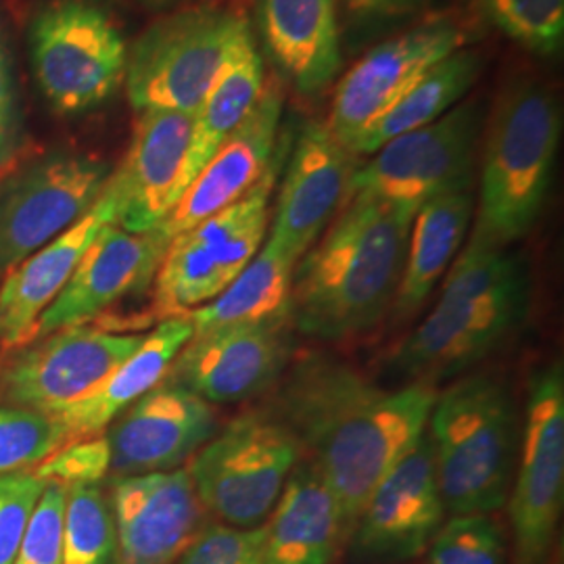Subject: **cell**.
<instances>
[{"label": "cell", "instance_id": "30bf717a", "mask_svg": "<svg viewBox=\"0 0 564 564\" xmlns=\"http://www.w3.org/2000/svg\"><path fill=\"white\" fill-rule=\"evenodd\" d=\"M479 130V107L468 101L384 142L370 162L354 167L341 207L354 199H377L419 212L440 195L470 186Z\"/></svg>", "mask_w": 564, "mask_h": 564}, {"label": "cell", "instance_id": "d590c367", "mask_svg": "<svg viewBox=\"0 0 564 564\" xmlns=\"http://www.w3.org/2000/svg\"><path fill=\"white\" fill-rule=\"evenodd\" d=\"M67 487L46 484L23 533L13 564L63 563V510Z\"/></svg>", "mask_w": 564, "mask_h": 564}, {"label": "cell", "instance_id": "2e32d148", "mask_svg": "<svg viewBox=\"0 0 564 564\" xmlns=\"http://www.w3.org/2000/svg\"><path fill=\"white\" fill-rule=\"evenodd\" d=\"M116 564H174L205 527L186 468L116 477L111 481Z\"/></svg>", "mask_w": 564, "mask_h": 564}, {"label": "cell", "instance_id": "ac0fdd59", "mask_svg": "<svg viewBox=\"0 0 564 564\" xmlns=\"http://www.w3.org/2000/svg\"><path fill=\"white\" fill-rule=\"evenodd\" d=\"M193 128L195 116L191 113L141 111L130 149L107 181V191L116 202V226L144 235L165 220L182 197Z\"/></svg>", "mask_w": 564, "mask_h": 564}, {"label": "cell", "instance_id": "d6986e66", "mask_svg": "<svg viewBox=\"0 0 564 564\" xmlns=\"http://www.w3.org/2000/svg\"><path fill=\"white\" fill-rule=\"evenodd\" d=\"M289 356L284 324L228 326L191 337L170 372L207 403L242 402L279 383Z\"/></svg>", "mask_w": 564, "mask_h": 564}, {"label": "cell", "instance_id": "74e56055", "mask_svg": "<svg viewBox=\"0 0 564 564\" xmlns=\"http://www.w3.org/2000/svg\"><path fill=\"white\" fill-rule=\"evenodd\" d=\"M109 470V445L105 437H88L59 447L36 468V477L44 484H97Z\"/></svg>", "mask_w": 564, "mask_h": 564}, {"label": "cell", "instance_id": "7402d4cb", "mask_svg": "<svg viewBox=\"0 0 564 564\" xmlns=\"http://www.w3.org/2000/svg\"><path fill=\"white\" fill-rule=\"evenodd\" d=\"M284 109V90L279 80L263 86L262 97L241 128L205 163L197 178L153 232L165 245L188 228L239 202L260 181L274 158Z\"/></svg>", "mask_w": 564, "mask_h": 564}, {"label": "cell", "instance_id": "603a6c76", "mask_svg": "<svg viewBox=\"0 0 564 564\" xmlns=\"http://www.w3.org/2000/svg\"><path fill=\"white\" fill-rule=\"evenodd\" d=\"M107 224H116V202L105 184L101 199L84 218L2 276L0 349H15L30 341L42 312L59 295L82 256Z\"/></svg>", "mask_w": 564, "mask_h": 564}, {"label": "cell", "instance_id": "9c48e42d", "mask_svg": "<svg viewBox=\"0 0 564 564\" xmlns=\"http://www.w3.org/2000/svg\"><path fill=\"white\" fill-rule=\"evenodd\" d=\"M241 18L195 7L151 25L128 51L123 82L132 107L195 116L223 72Z\"/></svg>", "mask_w": 564, "mask_h": 564}, {"label": "cell", "instance_id": "8992f818", "mask_svg": "<svg viewBox=\"0 0 564 564\" xmlns=\"http://www.w3.org/2000/svg\"><path fill=\"white\" fill-rule=\"evenodd\" d=\"M302 460V445L276 412L249 410L203 445L186 470L205 512L253 529L268 521Z\"/></svg>", "mask_w": 564, "mask_h": 564}, {"label": "cell", "instance_id": "f1b7e54d", "mask_svg": "<svg viewBox=\"0 0 564 564\" xmlns=\"http://www.w3.org/2000/svg\"><path fill=\"white\" fill-rule=\"evenodd\" d=\"M295 265L293 258L265 237L258 256L214 302L186 314L193 337L228 326L289 323Z\"/></svg>", "mask_w": 564, "mask_h": 564}, {"label": "cell", "instance_id": "f35d334b", "mask_svg": "<svg viewBox=\"0 0 564 564\" xmlns=\"http://www.w3.org/2000/svg\"><path fill=\"white\" fill-rule=\"evenodd\" d=\"M20 113L15 80L4 39L0 34V165L9 162L20 144Z\"/></svg>", "mask_w": 564, "mask_h": 564}, {"label": "cell", "instance_id": "d4e9b609", "mask_svg": "<svg viewBox=\"0 0 564 564\" xmlns=\"http://www.w3.org/2000/svg\"><path fill=\"white\" fill-rule=\"evenodd\" d=\"M191 337L193 324L186 314L162 321L97 389L53 416L65 433V442L88 440L102 433L121 412L162 383Z\"/></svg>", "mask_w": 564, "mask_h": 564}, {"label": "cell", "instance_id": "60d3db41", "mask_svg": "<svg viewBox=\"0 0 564 564\" xmlns=\"http://www.w3.org/2000/svg\"><path fill=\"white\" fill-rule=\"evenodd\" d=\"M139 2L147 4V7H167V4H172L176 0H139Z\"/></svg>", "mask_w": 564, "mask_h": 564}, {"label": "cell", "instance_id": "836d02e7", "mask_svg": "<svg viewBox=\"0 0 564 564\" xmlns=\"http://www.w3.org/2000/svg\"><path fill=\"white\" fill-rule=\"evenodd\" d=\"M426 550L429 564H506L505 533L489 514L452 517Z\"/></svg>", "mask_w": 564, "mask_h": 564}, {"label": "cell", "instance_id": "5bb4252c", "mask_svg": "<svg viewBox=\"0 0 564 564\" xmlns=\"http://www.w3.org/2000/svg\"><path fill=\"white\" fill-rule=\"evenodd\" d=\"M141 335L69 326L15 356L0 372V400L57 416L88 395L141 345Z\"/></svg>", "mask_w": 564, "mask_h": 564}, {"label": "cell", "instance_id": "6da1fadb", "mask_svg": "<svg viewBox=\"0 0 564 564\" xmlns=\"http://www.w3.org/2000/svg\"><path fill=\"white\" fill-rule=\"evenodd\" d=\"M435 398L433 383L384 389L314 354L282 375L274 412L335 496L347 538L384 473L423 435Z\"/></svg>", "mask_w": 564, "mask_h": 564}, {"label": "cell", "instance_id": "ba28073f", "mask_svg": "<svg viewBox=\"0 0 564 564\" xmlns=\"http://www.w3.org/2000/svg\"><path fill=\"white\" fill-rule=\"evenodd\" d=\"M30 51L46 101L65 116L109 101L126 80V41L90 0L46 4L32 23Z\"/></svg>", "mask_w": 564, "mask_h": 564}, {"label": "cell", "instance_id": "83f0119b", "mask_svg": "<svg viewBox=\"0 0 564 564\" xmlns=\"http://www.w3.org/2000/svg\"><path fill=\"white\" fill-rule=\"evenodd\" d=\"M473 184L440 195L416 212L410 226L402 281L393 300L398 318H408L423 307L460 253L464 237L473 224Z\"/></svg>", "mask_w": 564, "mask_h": 564}, {"label": "cell", "instance_id": "4dcf8cb0", "mask_svg": "<svg viewBox=\"0 0 564 564\" xmlns=\"http://www.w3.org/2000/svg\"><path fill=\"white\" fill-rule=\"evenodd\" d=\"M116 521L105 491L97 484L67 487L61 564H116Z\"/></svg>", "mask_w": 564, "mask_h": 564}, {"label": "cell", "instance_id": "52a82bcc", "mask_svg": "<svg viewBox=\"0 0 564 564\" xmlns=\"http://www.w3.org/2000/svg\"><path fill=\"white\" fill-rule=\"evenodd\" d=\"M241 199L167 242L155 272V314L165 321L214 302L262 249L286 139Z\"/></svg>", "mask_w": 564, "mask_h": 564}, {"label": "cell", "instance_id": "ffe728a7", "mask_svg": "<svg viewBox=\"0 0 564 564\" xmlns=\"http://www.w3.org/2000/svg\"><path fill=\"white\" fill-rule=\"evenodd\" d=\"M165 245L155 232H128L102 226L59 295L42 312L30 341L97 318L109 305L149 286L160 268ZM28 341V343H30Z\"/></svg>", "mask_w": 564, "mask_h": 564}, {"label": "cell", "instance_id": "e575fe53", "mask_svg": "<svg viewBox=\"0 0 564 564\" xmlns=\"http://www.w3.org/2000/svg\"><path fill=\"white\" fill-rule=\"evenodd\" d=\"M265 523L253 529L205 524L174 564H263Z\"/></svg>", "mask_w": 564, "mask_h": 564}, {"label": "cell", "instance_id": "7a4b0ae2", "mask_svg": "<svg viewBox=\"0 0 564 564\" xmlns=\"http://www.w3.org/2000/svg\"><path fill=\"white\" fill-rule=\"evenodd\" d=\"M416 212L354 199L323 241L295 265L289 323L302 335L341 341L368 333L393 305Z\"/></svg>", "mask_w": 564, "mask_h": 564}, {"label": "cell", "instance_id": "1f68e13d", "mask_svg": "<svg viewBox=\"0 0 564 564\" xmlns=\"http://www.w3.org/2000/svg\"><path fill=\"white\" fill-rule=\"evenodd\" d=\"M510 41L535 55H556L564 42V0H477Z\"/></svg>", "mask_w": 564, "mask_h": 564}, {"label": "cell", "instance_id": "3957f363", "mask_svg": "<svg viewBox=\"0 0 564 564\" xmlns=\"http://www.w3.org/2000/svg\"><path fill=\"white\" fill-rule=\"evenodd\" d=\"M531 305L523 260L473 232L447 268L440 300L395 351L391 366L412 381L435 384L463 375L519 333Z\"/></svg>", "mask_w": 564, "mask_h": 564}, {"label": "cell", "instance_id": "ab89813d", "mask_svg": "<svg viewBox=\"0 0 564 564\" xmlns=\"http://www.w3.org/2000/svg\"><path fill=\"white\" fill-rule=\"evenodd\" d=\"M343 7L360 20H391L419 9L426 0H341Z\"/></svg>", "mask_w": 564, "mask_h": 564}, {"label": "cell", "instance_id": "cb8c5ba5", "mask_svg": "<svg viewBox=\"0 0 564 564\" xmlns=\"http://www.w3.org/2000/svg\"><path fill=\"white\" fill-rule=\"evenodd\" d=\"M270 57L302 95H318L341 67L337 0H260Z\"/></svg>", "mask_w": 564, "mask_h": 564}, {"label": "cell", "instance_id": "f546056e", "mask_svg": "<svg viewBox=\"0 0 564 564\" xmlns=\"http://www.w3.org/2000/svg\"><path fill=\"white\" fill-rule=\"evenodd\" d=\"M481 69L484 59L470 48H458L440 61L405 93L402 101L364 132L362 139L351 149V155H372L384 142L444 118L456 102L463 101L464 95L481 76Z\"/></svg>", "mask_w": 564, "mask_h": 564}, {"label": "cell", "instance_id": "e0dca14e", "mask_svg": "<svg viewBox=\"0 0 564 564\" xmlns=\"http://www.w3.org/2000/svg\"><path fill=\"white\" fill-rule=\"evenodd\" d=\"M216 412L193 391L160 383L121 412L105 435L118 477L176 470L216 435Z\"/></svg>", "mask_w": 564, "mask_h": 564}, {"label": "cell", "instance_id": "d6a6232c", "mask_svg": "<svg viewBox=\"0 0 564 564\" xmlns=\"http://www.w3.org/2000/svg\"><path fill=\"white\" fill-rule=\"evenodd\" d=\"M65 444V433L53 416L0 405V475L25 473Z\"/></svg>", "mask_w": 564, "mask_h": 564}, {"label": "cell", "instance_id": "7c38bea8", "mask_svg": "<svg viewBox=\"0 0 564 564\" xmlns=\"http://www.w3.org/2000/svg\"><path fill=\"white\" fill-rule=\"evenodd\" d=\"M109 165L93 155L51 153L0 184V276L57 239L101 199Z\"/></svg>", "mask_w": 564, "mask_h": 564}, {"label": "cell", "instance_id": "484cf974", "mask_svg": "<svg viewBox=\"0 0 564 564\" xmlns=\"http://www.w3.org/2000/svg\"><path fill=\"white\" fill-rule=\"evenodd\" d=\"M268 519L263 564H330L347 538L335 496L307 460L293 468Z\"/></svg>", "mask_w": 564, "mask_h": 564}, {"label": "cell", "instance_id": "4fadbf2b", "mask_svg": "<svg viewBox=\"0 0 564 564\" xmlns=\"http://www.w3.org/2000/svg\"><path fill=\"white\" fill-rule=\"evenodd\" d=\"M466 42L468 34L460 23L433 20L375 46L339 82L326 128L351 153L368 128L402 101L431 67Z\"/></svg>", "mask_w": 564, "mask_h": 564}, {"label": "cell", "instance_id": "4316f807", "mask_svg": "<svg viewBox=\"0 0 564 564\" xmlns=\"http://www.w3.org/2000/svg\"><path fill=\"white\" fill-rule=\"evenodd\" d=\"M265 72L260 51L256 48L249 21L241 18L230 44L223 72L209 88L199 111L195 113L193 141L182 176V195L197 178L216 151L228 141L242 121L249 118L262 97Z\"/></svg>", "mask_w": 564, "mask_h": 564}, {"label": "cell", "instance_id": "9a60e30c", "mask_svg": "<svg viewBox=\"0 0 564 564\" xmlns=\"http://www.w3.org/2000/svg\"><path fill=\"white\" fill-rule=\"evenodd\" d=\"M429 435L410 445L377 484L354 527L356 552L370 561H403L423 554L444 523Z\"/></svg>", "mask_w": 564, "mask_h": 564}, {"label": "cell", "instance_id": "8d00e7d4", "mask_svg": "<svg viewBox=\"0 0 564 564\" xmlns=\"http://www.w3.org/2000/svg\"><path fill=\"white\" fill-rule=\"evenodd\" d=\"M44 485L34 473L0 475V564L15 563Z\"/></svg>", "mask_w": 564, "mask_h": 564}, {"label": "cell", "instance_id": "277c9868", "mask_svg": "<svg viewBox=\"0 0 564 564\" xmlns=\"http://www.w3.org/2000/svg\"><path fill=\"white\" fill-rule=\"evenodd\" d=\"M426 424L445 510L498 512L508 502L521 437L510 389L489 375H466L437 391Z\"/></svg>", "mask_w": 564, "mask_h": 564}, {"label": "cell", "instance_id": "5b68a950", "mask_svg": "<svg viewBox=\"0 0 564 564\" xmlns=\"http://www.w3.org/2000/svg\"><path fill=\"white\" fill-rule=\"evenodd\" d=\"M561 123L558 102L538 82H514L500 95L485 142L473 232L508 247L533 228L554 174Z\"/></svg>", "mask_w": 564, "mask_h": 564}, {"label": "cell", "instance_id": "44dd1931", "mask_svg": "<svg viewBox=\"0 0 564 564\" xmlns=\"http://www.w3.org/2000/svg\"><path fill=\"white\" fill-rule=\"evenodd\" d=\"M354 167V155L326 123L310 121L286 163L268 239L300 263L341 207Z\"/></svg>", "mask_w": 564, "mask_h": 564}, {"label": "cell", "instance_id": "8fae6325", "mask_svg": "<svg viewBox=\"0 0 564 564\" xmlns=\"http://www.w3.org/2000/svg\"><path fill=\"white\" fill-rule=\"evenodd\" d=\"M521 463L508 494L514 564H547L564 496V370L552 362L529 381Z\"/></svg>", "mask_w": 564, "mask_h": 564}]
</instances>
